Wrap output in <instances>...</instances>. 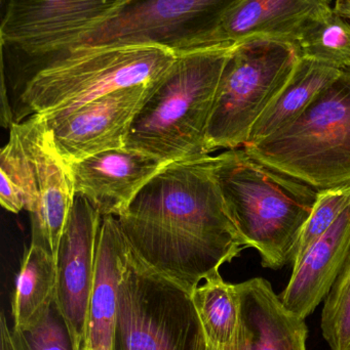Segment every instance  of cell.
<instances>
[{
    "label": "cell",
    "mask_w": 350,
    "mask_h": 350,
    "mask_svg": "<svg viewBox=\"0 0 350 350\" xmlns=\"http://www.w3.org/2000/svg\"><path fill=\"white\" fill-rule=\"evenodd\" d=\"M213 174L226 208L261 265L281 269L292 263L302 228L318 191L254 159L244 148L213 157Z\"/></svg>",
    "instance_id": "obj_3"
},
{
    "label": "cell",
    "mask_w": 350,
    "mask_h": 350,
    "mask_svg": "<svg viewBox=\"0 0 350 350\" xmlns=\"http://www.w3.org/2000/svg\"><path fill=\"white\" fill-rule=\"evenodd\" d=\"M236 286L240 298L236 350H306L305 321L286 310L267 280L254 278Z\"/></svg>",
    "instance_id": "obj_16"
},
{
    "label": "cell",
    "mask_w": 350,
    "mask_h": 350,
    "mask_svg": "<svg viewBox=\"0 0 350 350\" xmlns=\"http://www.w3.org/2000/svg\"><path fill=\"white\" fill-rule=\"evenodd\" d=\"M297 45L254 37L236 43L216 92L207 131L210 153L244 148L259 117L299 62Z\"/></svg>",
    "instance_id": "obj_7"
},
{
    "label": "cell",
    "mask_w": 350,
    "mask_h": 350,
    "mask_svg": "<svg viewBox=\"0 0 350 350\" xmlns=\"http://www.w3.org/2000/svg\"><path fill=\"white\" fill-rule=\"evenodd\" d=\"M127 0H1L2 47L28 59H42L79 44L82 37Z\"/></svg>",
    "instance_id": "obj_10"
},
{
    "label": "cell",
    "mask_w": 350,
    "mask_h": 350,
    "mask_svg": "<svg viewBox=\"0 0 350 350\" xmlns=\"http://www.w3.org/2000/svg\"><path fill=\"white\" fill-rule=\"evenodd\" d=\"M190 293L150 269L123 239L114 350H197Z\"/></svg>",
    "instance_id": "obj_8"
},
{
    "label": "cell",
    "mask_w": 350,
    "mask_h": 350,
    "mask_svg": "<svg viewBox=\"0 0 350 350\" xmlns=\"http://www.w3.org/2000/svg\"><path fill=\"white\" fill-rule=\"evenodd\" d=\"M350 252V204L338 219L293 263L279 298L288 312L305 320L328 296Z\"/></svg>",
    "instance_id": "obj_15"
},
{
    "label": "cell",
    "mask_w": 350,
    "mask_h": 350,
    "mask_svg": "<svg viewBox=\"0 0 350 350\" xmlns=\"http://www.w3.org/2000/svg\"><path fill=\"white\" fill-rule=\"evenodd\" d=\"M177 59L162 45L105 43L28 59L16 75L2 77V124L10 129L33 115L68 112L121 88L156 83Z\"/></svg>",
    "instance_id": "obj_2"
},
{
    "label": "cell",
    "mask_w": 350,
    "mask_h": 350,
    "mask_svg": "<svg viewBox=\"0 0 350 350\" xmlns=\"http://www.w3.org/2000/svg\"><path fill=\"white\" fill-rule=\"evenodd\" d=\"M324 338L333 350H350V252L322 312Z\"/></svg>",
    "instance_id": "obj_22"
},
{
    "label": "cell",
    "mask_w": 350,
    "mask_h": 350,
    "mask_svg": "<svg viewBox=\"0 0 350 350\" xmlns=\"http://www.w3.org/2000/svg\"><path fill=\"white\" fill-rule=\"evenodd\" d=\"M244 149L316 191L350 189V68L295 121Z\"/></svg>",
    "instance_id": "obj_6"
},
{
    "label": "cell",
    "mask_w": 350,
    "mask_h": 350,
    "mask_svg": "<svg viewBox=\"0 0 350 350\" xmlns=\"http://www.w3.org/2000/svg\"><path fill=\"white\" fill-rule=\"evenodd\" d=\"M341 72L314 59L300 57L289 81L255 123L246 146L259 143L295 121Z\"/></svg>",
    "instance_id": "obj_18"
},
{
    "label": "cell",
    "mask_w": 350,
    "mask_h": 350,
    "mask_svg": "<svg viewBox=\"0 0 350 350\" xmlns=\"http://www.w3.org/2000/svg\"><path fill=\"white\" fill-rule=\"evenodd\" d=\"M168 162L137 150H109L69 163L76 196L101 216L118 217Z\"/></svg>",
    "instance_id": "obj_13"
},
{
    "label": "cell",
    "mask_w": 350,
    "mask_h": 350,
    "mask_svg": "<svg viewBox=\"0 0 350 350\" xmlns=\"http://www.w3.org/2000/svg\"><path fill=\"white\" fill-rule=\"evenodd\" d=\"M57 259L42 247L30 244L25 252L12 294L14 330H25L42 320L55 304Z\"/></svg>",
    "instance_id": "obj_19"
},
{
    "label": "cell",
    "mask_w": 350,
    "mask_h": 350,
    "mask_svg": "<svg viewBox=\"0 0 350 350\" xmlns=\"http://www.w3.org/2000/svg\"><path fill=\"white\" fill-rule=\"evenodd\" d=\"M349 204L350 189L318 191L312 213L304 224L296 244L292 265L302 256L312 243L328 232Z\"/></svg>",
    "instance_id": "obj_23"
},
{
    "label": "cell",
    "mask_w": 350,
    "mask_h": 350,
    "mask_svg": "<svg viewBox=\"0 0 350 350\" xmlns=\"http://www.w3.org/2000/svg\"><path fill=\"white\" fill-rule=\"evenodd\" d=\"M333 10L350 21V0H334Z\"/></svg>",
    "instance_id": "obj_26"
},
{
    "label": "cell",
    "mask_w": 350,
    "mask_h": 350,
    "mask_svg": "<svg viewBox=\"0 0 350 350\" xmlns=\"http://www.w3.org/2000/svg\"><path fill=\"white\" fill-rule=\"evenodd\" d=\"M82 350H90V347H88V345H86V343H84V345H82Z\"/></svg>",
    "instance_id": "obj_28"
},
{
    "label": "cell",
    "mask_w": 350,
    "mask_h": 350,
    "mask_svg": "<svg viewBox=\"0 0 350 350\" xmlns=\"http://www.w3.org/2000/svg\"><path fill=\"white\" fill-rule=\"evenodd\" d=\"M234 45L178 55L132 122L125 148L175 162L210 155L212 107Z\"/></svg>",
    "instance_id": "obj_4"
},
{
    "label": "cell",
    "mask_w": 350,
    "mask_h": 350,
    "mask_svg": "<svg viewBox=\"0 0 350 350\" xmlns=\"http://www.w3.org/2000/svg\"><path fill=\"white\" fill-rule=\"evenodd\" d=\"M240 0H127L79 44L152 43L177 53L212 47L224 14ZM78 44V45H79Z\"/></svg>",
    "instance_id": "obj_9"
},
{
    "label": "cell",
    "mask_w": 350,
    "mask_h": 350,
    "mask_svg": "<svg viewBox=\"0 0 350 350\" xmlns=\"http://www.w3.org/2000/svg\"><path fill=\"white\" fill-rule=\"evenodd\" d=\"M212 161L208 155L171 162L116 217L142 261L189 293L249 248Z\"/></svg>",
    "instance_id": "obj_1"
},
{
    "label": "cell",
    "mask_w": 350,
    "mask_h": 350,
    "mask_svg": "<svg viewBox=\"0 0 350 350\" xmlns=\"http://www.w3.org/2000/svg\"><path fill=\"white\" fill-rule=\"evenodd\" d=\"M333 4L334 0H240L220 21L212 45H234L254 37L295 44L303 29Z\"/></svg>",
    "instance_id": "obj_14"
},
{
    "label": "cell",
    "mask_w": 350,
    "mask_h": 350,
    "mask_svg": "<svg viewBox=\"0 0 350 350\" xmlns=\"http://www.w3.org/2000/svg\"><path fill=\"white\" fill-rule=\"evenodd\" d=\"M123 234L115 216H103L86 338L90 350H114Z\"/></svg>",
    "instance_id": "obj_17"
},
{
    "label": "cell",
    "mask_w": 350,
    "mask_h": 350,
    "mask_svg": "<svg viewBox=\"0 0 350 350\" xmlns=\"http://www.w3.org/2000/svg\"><path fill=\"white\" fill-rule=\"evenodd\" d=\"M0 176L2 208L12 213L27 210L31 244L57 259L76 193L69 164L58 151L45 117L33 115L10 125L0 155Z\"/></svg>",
    "instance_id": "obj_5"
},
{
    "label": "cell",
    "mask_w": 350,
    "mask_h": 350,
    "mask_svg": "<svg viewBox=\"0 0 350 350\" xmlns=\"http://www.w3.org/2000/svg\"><path fill=\"white\" fill-rule=\"evenodd\" d=\"M158 82L121 88L68 112L41 115L63 159L69 164L125 148L132 122Z\"/></svg>",
    "instance_id": "obj_11"
},
{
    "label": "cell",
    "mask_w": 350,
    "mask_h": 350,
    "mask_svg": "<svg viewBox=\"0 0 350 350\" xmlns=\"http://www.w3.org/2000/svg\"><path fill=\"white\" fill-rule=\"evenodd\" d=\"M203 338L211 350H236L240 330V298L236 284L219 271L190 293Z\"/></svg>",
    "instance_id": "obj_20"
},
{
    "label": "cell",
    "mask_w": 350,
    "mask_h": 350,
    "mask_svg": "<svg viewBox=\"0 0 350 350\" xmlns=\"http://www.w3.org/2000/svg\"><path fill=\"white\" fill-rule=\"evenodd\" d=\"M102 216L76 196L57 255L55 306L73 341L82 350L92 298Z\"/></svg>",
    "instance_id": "obj_12"
},
{
    "label": "cell",
    "mask_w": 350,
    "mask_h": 350,
    "mask_svg": "<svg viewBox=\"0 0 350 350\" xmlns=\"http://www.w3.org/2000/svg\"><path fill=\"white\" fill-rule=\"evenodd\" d=\"M296 45L302 57L336 69L350 68V21L334 10L316 18L303 29Z\"/></svg>",
    "instance_id": "obj_21"
},
{
    "label": "cell",
    "mask_w": 350,
    "mask_h": 350,
    "mask_svg": "<svg viewBox=\"0 0 350 350\" xmlns=\"http://www.w3.org/2000/svg\"><path fill=\"white\" fill-rule=\"evenodd\" d=\"M203 333V332H201ZM197 350H211L210 347H208L207 342H205V338H203V335L201 334V339H199V345H197Z\"/></svg>",
    "instance_id": "obj_27"
},
{
    "label": "cell",
    "mask_w": 350,
    "mask_h": 350,
    "mask_svg": "<svg viewBox=\"0 0 350 350\" xmlns=\"http://www.w3.org/2000/svg\"><path fill=\"white\" fill-rule=\"evenodd\" d=\"M0 350H14L12 345V331L8 328L5 314L0 316Z\"/></svg>",
    "instance_id": "obj_25"
},
{
    "label": "cell",
    "mask_w": 350,
    "mask_h": 350,
    "mask_svg": "<svg viewBox=\"0 0 350 350\" xmlns=\"http://www.w3.org/2000/svg\"><path fill=\"white\" fill-rule=\"evenodd\" d=\"M10 331L14 350H75L67 325L55 304L34 326Z\"/></svg>",
    "instance_id": "obj_24"
}]
</instances>
